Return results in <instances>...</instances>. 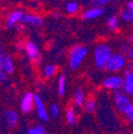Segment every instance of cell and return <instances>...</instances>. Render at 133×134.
I'll return each instance as SVG.
<instances>
[{"instance_id": "obj_1", "label": "cell", "mask_w": 133, "mask_h": 134, "mask_svg": "<svg viewBox=\"0 0 133 134\" xmlns=\"http://www.w3.org/2000/svg\"><path fill=\"white\" fill-rule=\"evenodd\" d=\"M88 54V48L84 45H75L68 52V66L71 71L78 70Z\"/></svg>"}, {"instance_id": "obj_2", "label": "cell", "mask_w": 133, "mask_h": 134, "mask_svg": "<svg viewBox=\"0 0 133 134\" xmlns=\"http://www.w3.org/2000/svg\"><path fill=\"white\" fill-rule=\"evenodd\" d=\"M128 63V60L124 53L120 52H112L110 58L107 60L103 69L111 74H117L125 69V67Z\"/></svg>"}, {"instance_id": "obj_3", "label": "cell", "mask_w": 133, "mask_h": 134, "mask_svg": "<svg viewBox=\"0 0 133 134\" xmlns=\"http://www.w3.org/2000/svg\"><path fill=\"white\" fill-rule=\"evenodd\" d=\"M112 52H113L112 48L107 44H99L95 47L93 58L97 69H103L104 64L112 54Z\"/></svg>"}, {"instance_id": "obj_4", "label": "cell", "mask_w": 133, "mask_h": 134, "mask_svg": "<svg viewBox=\"0 0 133 134\" xmlns=\"http://www.w3.org/2000/svg\"><path fill=\"white\" fill-rule=\"evenodd\" d=\"M114 105L118 113L124 115L133 105V102L130 99V96H128L120 90L114 92Z\"/></svg>"}, {"instance_id": "obj_5", "label": "cell", "mask_w": 133, "mask_h": 134, "mask_svg": "<svg viewBox=\"0 0 133 134\" xmlns=\"http://www.w3.org/2000/svg\"><path fill=\"white\" fill-rule=\"evenodd\" d=\"M24 50L27 58L31 63L37 65L42 62V53L40 51L38 46L35 44V42H33L31 40L26 41L24 44Z\"/></svg>"}, {"instance_id": "obj_6", "label": "cell", "mask_w": 133, "mask_h": 134, "mask_svg": "<svg viewBox=\"0 0 133 134\" xmlns=\"http://www.w3.org/2000/svg\"><path fill=\"white\" fill-rule=\"evenodd\" d=\"M101 85L106 90H109L112 92L120 91L123 90V85H124V77L117 74H112L102 80Z\"/></svg>"}, {"instance_id": "obj_7", "label": "cell", "mask_w": 133, "mask_h": 134, "mask_svg": "<svg viewBox=\"0 0 133 134\" xmlns=\"http://www.w3.org/2000/svg\"><path fill=\"white\" fill-rule=\"evenodd\" d=\"M34 110L36 112V116L38 117V119L43 122H46L49 120V113L48 110L45 107V103L43 101L42 97L40 94H34Z\"/></svg>"}, {"instance_id": "obj_8", "label": "cell", "mask_w": 133, "mask_h": 134, "mask_svg": "<svg viewBox=\"0 0 133 134\" xmlns=\"http://www.w3.org/2000/svg\"><path fill=\"white\" fill-rule=\"evenodd\" d=\"M19 108L24 114H30L34 111V94L26 92L20 99Z\"/></svg>"}, {"instance_id": "obj_9", "label": "cell", "mask_w": 133, "mask_h": 134, "mask_svg": "<svg viewBox=\"0 0 133 134\" xmlns=\"http://www.w3.org/2000/svg\"><path fill=\"white\" fill-rule=\"evenodd\" d=\"M21 24L33 27V28H40L44 24V19L41 15L34 14V13H24V16L21 18Z\"/></svg>"}, {"instance_id": "obj_10", "label": "cell", "mask_w": 133, "mask_h": 134, "mask_svg": "<svg viewBox=\"0 0 133 134\" xmlns=\"http://www.w3.org/2000/svg\"><path fill=\"white\" fill-rule=\"evenodd\" d=\"M24 16V12L21 10H14L12 11L7 17L5 20V28L7 29H12L15 28L16 25H18L19 23H21V18Z\"/></svg>"}, {"instance_id": "obj_11", "label": "cell", "mask_w": 133, "mask_h": 134, "mask_svg": "<svg viewBox=\"0 0 133 134\" xmlns=\"http://www.w3.org/2000/svg\"><path fill=\"white\" fill-rule=\"evenodd\" d=\"M104 14V9L102 7H92L91 9H87L86 11H84L82 13V19L84 20H94L97 19L99 17Z\"/></svg>"}, {"instance_id": "obj_12", "label": "cell", "mask_w": 133, "mask_h": 134, "mask_svg": "<svg viewBox=\"0 0 133 134\" xmlns=\"http://www.w3.org/2000/svg\"><path fill=\"white\" fill-rule=\"evenodd\" d=\"M3 120L10 129H14L19 122V115L14 110H7L3 113Z\"/></svg>"}, {"instance_id": "obj_13", "label": "cell", "mask_w": 133, "mask_h": 134, "mask_svg": "<svg viewBox=\"0 0 133 134\" xmlns=\"http://www.w3.org/2000/svg\"><path fill=\"white\" fill-rule=\"evenodd\" d=\"M0 66H1V68L7 75H12L15 71L14 60L9 54H2L1 59H0Z\"/></svg>"}, {"instance_id": "obj_14", "label": "cell", "mask_w": 133, "mask_h": 134, "mask_svg": "<svg viewBox=\"0 0 133 134\" xmlns=\"http://www.w3.org/2000/svg\"><path fill=\"white\" fill-rule=\"evenodd\" d=\"M128 96H133V70H126L124 75V85L121 90Z\"/></svg>"}, {"instance_id": "obj_15", "label": "cell", "mask_w": 133, "mask_h": 134, "mask_svg": "<svg viewBox=\"0 0 133 134\" xmlns=\"http://www.w3.org/2000/svg\"><path fill=\"white\" fill-rule=\"evenodd\" d=\"M66 88H67V79L64 74H61L58 77V81H57V91H58V95L60 97H64L66 94Z\"/></svg>"}, {"instance_id": "obj_16", "label": "cell", "mask_w": 133, "mask_h": 134, "mask_svg": "<svg viewBox=\"0 0 133 134\" xmlns=\"http://www.w3.org/2000/svg\"><path fill=\"white\" fill-rule=\"evenodd\" d=\"M107 27L110 31L116 32L120 28V18L116 15H111L107 19Z\"/></svg>"}, {"instance_id": "obj_17", "label": "cell", "mask_w": 133, "mask_h": 134, "mask_svg": "<svg viewBox=\"0 0 133 134\" xmlns=\"http://www.w3.org/2000/svg\"><path fill=\"white\" fill-rule=\"evenodd\" d=\"M82 108L84 109V111L87 114H94L96 112V110H97V102H96V100L93 97L85 98L84 102H83V104H82Z\"/></svg>"}, {"instance_id": "obj_18", "label": "cell", "mask_w": 133, "mask_h": 134, "mask_svg": "<svg viewBox=\"0 0 133 134\" xmlns=\"http://www.w3.org/2000/svg\"><path fill=\"white\" fill-rule=\"evenodd\" d=\"M42 74H43V77L46 78V79L53 78L58 74V67L54 64H47V65L44 66Z\"/></svg>"}, {"instance_id": "obj_19", "label": "cell", "mask_w": 133, "mask_h": 134, "mask_svg": "<svg viewBox=\"0 0 133 134\" xmlns=\"http://www.w3.org/2000/svg\"><path fill=\"white\" fill-rule=\"evenodd\" d=\"M65 119H66V122H67V125L70 126V127H74L76 125V122H77V115H76L75 109L73 107H68L67 109H66Z\"/></svg>"}, {"instance_id": "obj_20", "label": "cell", "mask_w": 133, "mask_h": 134, "mask_svg": "<svg viewBox=\"0 0 133 134\" xmlns=\"http://www.w3.org/2000/svg\"><path fill=\"white\" fill-rule=\"evenodd\" d=\"M84 100H85V95H84V93H83L82 90L79 88V90H76L74 92V95H73V103H74V105H76L78 108L82 107Z\"/></svg>"}, {"instance_id": "obj_21", "label": "cell", "mask_w": 133, "mask_h": 134, "mask_svg": "<svg viewBox=\"0 0 133 134\" xmlns=\"http://www.w3.org/2000/svg\"><path fill=\"white\" fill-rule=\"evenodd\" d=\"M118 17L125 23L133 24V10L132 9H128V8H125L123 10H120Z\"/></svg>"}, {"instance_id": "obj_22", "label": "cell", "mask_w": 133, "mask_h": 134, "mask_svg": "<svg viewBox=\"0 0 133 134\" xmlns=\"http://www.w3.org/2000/svg\"><path fill=\"white\" fill-rule=\"evenodd\" d=\"M28 134H45L47 131L45 129V127L41 124H35L33 126H30L27 131H26Z\"/></svg>"}, {"instance_id": "obj_23", "label": "cell", "mask_w": 133, "mask_h": 134, "mask_svg": "<svg viewBox=\"0 0 133 134\" xmlns=\"http://www.w3.org/2000/svg\"><path fill=\"white\" fill-rule=\"evenodd\" d=\"M79 10H80V7L75 1H69L67 4L65 5V11L68 15H75L79 12Z\"/></svg>"}, {"instance_id": "obj_24", "label": "cell", "mask_w": 133, "mask_h": 134, "mask_svg": "<svg viewBox=\"0 0 133 134\" xmlns=\"http://www.w3.org/2000/svg\"><path fill=\"white\" fill-rule=\"evenodd\" d=\"M48 113H49V116H51L52 118H57L60 114V107L57 103H52L50 105V109H49Z\"/></svg>"}, {"instance_id": "obj_25", "label": "cell", "mask_w": 133, "mask_h": 134, "mask_svg": "<svg viewBox=\"0 0 133 134\" xmlns=\"http://www.w3.org/2000/svg\"><path fill=\"white\" fill-rule=\"evenodd\" d=\"M124 54L126 55V58L129 62L133 63V47L132 46L131 47H127V46L124 47Z\"/></svg>"}, {"instance_id": "obj_26", "label": "cell", "mask_w": 133, "mask_h": 134, "mask_svg": "<svg viewBox=\"0 0 133 134\" xmlns=\"http://www.w3.org/2000/svg\"><path fill=\"white\" fill-rule=\"evenodd\" d=\"M114 0H91V4L94 7H104L109 3H111Z\"/></svg>"}, {"instance_id": "obj_27", "label": "cell", "mask_w": 133, "mask_h": 134, "mask_svg": "<svg viewBox=\"0 0 133 134\" xmlns=\"http://www.w3.org/2000/svg\"><path fill=\"white\" fill-rule=\"evenodd\" d=\"M125 117V120L129 124H133V105L124 114Z\"/></svg>"}, {"instance_id": "obj_28", "label": "cell", "mask_w": 133, "mask_h": 134, "mask_svg": "<svg viewBox=\"0 0 133 134\" xmlns=\"http://www.w3.org/2000/svg\"><path fill=\"white\" fill-rule=\"evenodd\" d=\"M7 74L3 71V69L1 68V66H0V83H2V82H4L5 80H7Z\"/></svg>"}, {"instance_id": "obj_29", "label": "cell", "mask_w": 133, "mask_h": 134, "mask_svg": "<svg viewBox=\"0 0 133 134\" xmlns=\"http://www.w3.org/2000/svg\"><path fill=\"white\" fill-rule=\"evenodd\" d=\"M128 43H129V45H130V46H132V47H133V33L129 35V37H128Z\"/></svg>"}, {"instance_id": "obj_30", "label": "cell", "mask_w": 133, "mask_h": 134, "mask_svg": "<svg viewBox=\"0 0 133 134\" xmlns=\"http://www.w3.org/2000/svg\"><path fill=\"white\" fill-rule=\"evenodd\" d=\"M126 8H128V9H132V10H133V0H131V1L127 2Z\"/></svg>"}, {"instance_id": "obj_31", "label": "cell", "mask_w": 133, "mask_h": 134, "mask_svg": "<svg viewBox=\"0 0 133 134\" xmlns=\"http://www.w3.org/2000/svg\"><path fill=\"white\" fill-rule=\"evenodd\" d=\"M1 57H2V51H1V48H0V59H1Z\"/></svg>"}, {"instance_id": "obj_32", "label": "cell", "mask_w": 133, "mask_h": 134, "mask_svg": "<svg viewBox=\"0 0 133 134\" xmlns=\"http://www.w3.org/2000/svg\"><path fill=\"white\" fill-rule=\"evenodd\" d=\"M131 97H132V99H131V100H132V102H133V96H131Z\"/></svg>"}]
</instances>
